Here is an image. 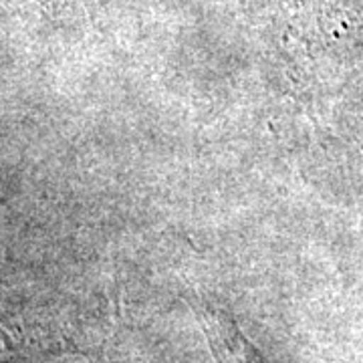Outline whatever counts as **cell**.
<instances>
[{
  "instance_id": "1",
  "label": "cell",
  "mask_w": 363,
  "mask_h": 363,
  "mask_svg": "<svg viewBox=\"0 0 363 363\" xmlns=\"http://www.w3.org/2000/svg\"><path fill=\"white\" fill-rule=\"evenodd\" d=\"M200 319L204 323L210 351L216 363H269L252 343H248V339L226 313L204 307L200 311Z\"/></svg>"
}]
</instances>
